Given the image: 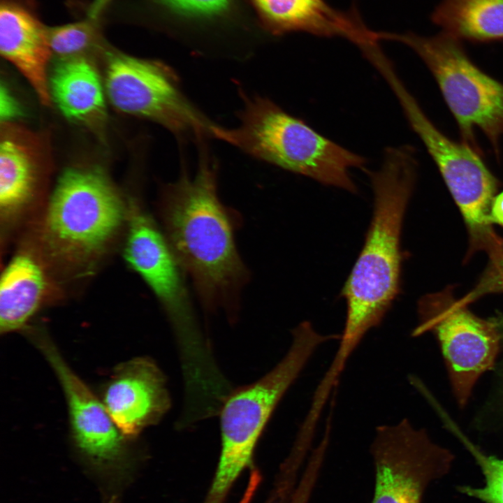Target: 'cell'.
<instances>
[{
	"mask_svg": "<svg viewBox=\"0 0 503 503\" xmlns=\"http://www.w3.org/2000/svg\"><path fill=\"white\" fill-rule=\"evenodd\" d=\"M215 163L202 152L196 173L165 185L159 201L163 231L203 306L235 321L249 279L235 240L233 213L220 201Z\"/></svg>",
	"mask_w": 503,
	"mask_h": 503,
	"instance_id": "6da1fadb",
	"label": "cell"
},
{
	"mask_svg": "<svg viewBox=\"0 0 503 503\" xmlns=\"http://www.w3.org/2000/svg\"><path fill=\"white\" fill-rule=\"evenodd\" d=\"M128 203L108 176L73 167L59 177L24 244L60 286L94 275L126 231Z\"/></svg>",
	"mask_w": 503,
	"mask_h": 503,
	"instance_id": "7a4b0ae2",
	"label": "cell"
},
{
	"mask_svg": "<svg viewBox=\"0 0 503 503\" xmlns=\"http://www.w3.org/2000/svg\"><path fill=\"white\" fill-rule=\"evenodd\" d=\"M409 146L388 147L380 168L369 173L373 213L362 250L342 288L346 319L339 351L351 356L365 335L379 326L400 290V238L416 175Z\"/></svg>",
	"mask_w": 503,
	"mask_h": 503,
	"instance_id": "3957f363",
	"label": "cell"
},
{
	"mask_svg": "<svg viewBox=\"0 0 503 503\" xmlns=\"http://www.w3.org/2000/svg\"><path fill=\"white\" fill-rule=\"evenodd\" d=\"M238 124L218 125L212 137L245 153L323 184L356 193L352 168L366 159L316 131L267 98L244 95Z\"/></svg>",
	"mask_w": 503,
	"mask_h": 503,
	"instance_id": "277c9868",
	"label": "cell"
},
{
	"mask_svg": "<svg viewBox=\"0 0 503 503\" xmlns=\"http://www.w3.org/2000/svg\"><path fill=\"white\" fill-rule=\"evenodd\" d=\"M329 337L307 321L292 330L282 359L256 382L233 391L219 412L221 446L212 484L203 503H224L233 484L251 465L261 435L277 405Z\"/></svg>",
	"mask_w": 503,
	"mask_h": 503,
	"instance_id": "5b68a950",
	"label": "cell"
},
{
	"mask_svg": "<svg viewBox=\"0 0 503 503\" xmlns=\"http://www.w3.org/2000/svg\"><path fill=\"white\" fill-rule=\"evenodd\" d=\"M128 202L124 257L144 280L164 310L177 346L181 367L199 372L214 356L196 316L186 277L162 229L140 201Z\"/></svg>",
	"mask_w": 503,
	"mask_h": 503,
	"instance_id": "8992f818",
	"label": "cell"
},
{
	"mask_svg": "<svg viewBox=\"0 0 503 503\" xmlns=\"http://www.w3.org/2000/svg\"><path fill=\"white\" fill-rule=\"evenodd\" d=\"M391 87L410 126L418 136L439 168L458 205L470 240V250L489 252L502 238L494 231L491 209L498 183L477 151L455 142L441 132L407 90L391 61L377 68Z\"/></svg>",
	"mask_w": 503,
	"mask_h": 503,
	"instance_id": "52a82bcc",
	"label": "cell"
},
{
	"mask_svg": "<svg viewBox=\"0 0 503 503\" xmlns=\"http://www.w3.org/2000/svg\"><path fill=\"white\" fill-rule=\"evenodd\" d=\"M381 33L382 40L400 42L423 60L456 119L465 143L476 150L474 130L478 129L497 152L503 136V84L480 70L459 40L446 34Z\"/></svg>",
	"mask_w": 503,
	"mask_h": 503,
	"instance_id": "ba28073f",
	"label": "cell"
},
{
	"mask_svg": "<svg viewBox=\"0 0 503 503\" xmlns=\"http://www.w3.org/2000/svg\"><path fill=\"white\" fill-rule=\"evenodd\" d=\"M105 88L120 112L159 124L179 138H212L216 124L187 99L175 73L161 61L110 54Z\"/></svg>",
	"mask_w": 503,
	"mask_h": 503,
	"instance_id": "9c48e42d",
	"label": "cell"
},
{
	"mask_svg": "<svg viewBox=\"0 0 503 503\" xmlns=\"http://www.w3.org/2000/svg\"><path fill=\"white\" fill-rule=\"evenodd\" d=\"M418 313L420 323L414 335L427 331L436 335L453 393L464 406L479 377L495 364L502 342L496 323L493 318L473 314L447 291L423 298Z\"/></svg>",
	"mask_w": 503,
	"mask_h": 503,
	"instance_id": "30bf717a",
	"label": "cell"
},
{
	"mask_svg": "<svg viewBox=\"0 0 503 503\" xmlns=\"http://www.w3.org/2000/svg\"><path fill=\"white\" fill-rule=\"evenodd\" d=\"M375 484L372 503H422L425 490L450 472L454 456L404 418L377 427L370 446Z\"/></svg>",
	"mask_w": 503,
	"mask_h": 503,
	"instance_id": "8fae6325",
	"label": "cell"
},
{
	"mask_svg": "<svg viewBox=\"0 0 503 503\" xmlns=\"http://www.w3.org/2000/svg\"><path fill=\"white\" fill-rule=\"evenodd\" d=\"M51 366L66 398L73 442L90 464L101 470L124 472L131 457L126 439L99 400L66 363L42 328L24 333Z\"/></svg>",
	"mask_w": 503,
	"mask_h": 503,
	"instance_id": "7c38bea8",
	"label": "cell"
},
{
	"mask_svg": "<svg viewBox=\"0 0 503 503\" xmlns=\"http://www.w3.org/2000/svg\"><path fill=\"white\" fill-rule=\"evenodd\" d=\"M51 172L44 139L12 122L1 123L0 143V224L6 244L34 221L44 206Z\"/></svg>",
	"mask_w": 503,
	"mask_h": 503,
	"instance_id": "4fadbf2b",
	"label": "cell"
},
{
	"mask_svg": "<svg viewBox=\"0 0 503 503\" xmlns=\"http://www.w3.org/2000/svg\"><path fill=\"white\" fill-rule=\"evenodd\" d=\"M101 401L128 439L157 423L170 407L163 374L145 357L118 365L105 386Z\"/></svg>",
	"mask_w": 503,
	"mask_h": 503,
	"instance_id": "5bb4252c",
	"label": "cell"
},
{
	"mask_svg": "<svg viewBox=\"0 0 503 503\" xmlns=\"http://www.w3.org/2000/svg\"><path fill=\"white\" fill-rule=\"evenodd\" d=\"M0 52L24 75L41 102L49 105L48 68L52 52L48 29L22 1L1 0Z\"/></svg>",
	"mask_w": 503,
	"mask_h": 503,
	"instance_id": "9a60e30c",
	"label": "cell"
},
{
	"mask_svg": "<svg viewBox=\"0 0 503 503\" xmlns=\"http://www.w3.org/2000/svg\"><path fill=\"white\" fill-rule=\"evenodd\" d=\"M60 292L39 256L22 243L1 273V334L24 332L34 315Z\"/></svg>",
	"mask_w": 503,
	"mask_h": 503,
	"instance_id": "2e32d148",
	"label": "cell"
},
{
	"mask_svg": "<svg viewBox=\"0 0 503 503\" xmlns=\"http://www.w3.org/2000/svg\"><path fill=\"white\" fill-rule=\"evenodd\" d=\"M51 99L68 119L84 123L101 119L105 97L99 75L85 58L61 59L49 81Z\"/></svg>",
	"mask_w": 503,
	"mask_h": 503,
	"instance_id": "e0dca14e",
	"label": "cell"
},
{
	"mask_svg": "<svg viewBox=\"0 0 503 503\" xmlns=\"http://www.w3.org/2000/svg\"><path fill=\"white\" fill-rule=\"evenodd\" d=\"M432 18L458 40L503 39V0H442Z\"/></svg>",
	"mask_w": 503,
	"mask_h": 503,
	"instance_id": "ac0fdd59",
	"label": "cell"
},
{
	"mask_svg": "<svg viewBox=\"0 0 503 503\" xmlns=\"http://www.w3.org/2000/svg\"><path fill=\"white\" fill-rule=\"evenodd\" d=\"M263 27L276 36L302 31L316 36L332 27L335 10L326 0H250Z\"/></svg>",
	"mask_w": 503,
	"mask_h": 503,
	"instance_id": "d6986e66",
	"label": "cell"
},
{
	"mask_svg": "<svg viewBox=\"0 0 503 503\" xmlns=\"http://www.w3.org/2000/svg\"><path fill=\"white\" fill-rule=\"evenodd\" d=\"M436 411L447 430L474 459L484 478L481 486H460L459 493L483 503H503V459L486 453L471 441L442 406H438Z\"/></svg>",
	"mask_w": 503,
	"mask_h": 503,
	"instance_id": "ffe728a7",
	"label": "cell"
},
{
	"mask_svg": "<svg viewBox=\"0 0 503 503\" xmlns=\"http://www.w3.org/2000/svg\"><path fill=\"white\" fill-rule=\"evenodd\" d=\"M168 14L196 22H212L226 17L235 0H150Z\"/></svg>",
	"mask_w": 503,
	"mask_h": 503,
	"instance_id": "44dd1931",
	"label": "cell"
},
{
	"mask_svg": "<svg viewBox=\"0 0 503 503\" xmlns=\"http://www.w3.org/2000/svg\"><path fill=\"white\" fill-rule=\"evenodd\" d=\"M90 22L70 23L48 29L52 53L61 59L79 57L92 43L93 31Z\"/></svg>",
	"mask_w": 503,
	"mask_h": 503,
	"instance_id": "7402d4cb",
	"label": "cell"
},
{
	"mask_svg": "<svg viewBox=\"0 0 503 503\" xmlns=\"http://www.w3.org/2000/svg\"><path fill=\"white\" fill-rule=\"evenodd\" d=\"M503 292V258L497 263L489 265L476 286L460 299L467 305L485 294Z\"/></svg>",
	"mask_w": 503,
	"mask_h": 503,
	"instance_id": "603a6c76",
	"label": "cell"
},
{
	"mask_svg": "<svg viewBox=\"0 0 503 503\" xmlns=\"http://www.w3.org/2000/svg\"><path fill=\"white\" fill-rule=\"evenodd\" d=\"M22 115V108L8 87L3 82L0 87V117L1 123L11 122Z\"/></svg>",
	"mask_w": 503,
	"mask_h": 503,
	"instance_id": "cb8c5ba5",
	"label": "cell"
},
{
	"mask_svg": "<svg viewBox=\"0 0 503 503\" xmlns=\"http://www.w3.org/2000/svg\"><path fill=\"white\" fill-rule=\"evenodd\" d=\"M261 482V474L255 468L250 470L248 482L238 503H252Z\"/></svg>",
	"mask_w": 503,
	"mask_h": 503,
	"instance_id": "d4e9b609",
	"label": "cell"
},
{
	"mask_svg": "<svg viewBox=\"0 0 503 503\" xmlns=\"http://www.w3.org/2000/svg\"><path fill=\"white\" fill-rule=\"evenodd\" d=\"M493 223L503 226V191L495 196L491 209Z\"/></svg>",
	"mask_w": 503,
	"mask_h": 503,
	"instance_id": "484cf974",
	"label": "cell"
},
{
	"mask_svg": "<svg viewBox=\"0 0 503 503\" xmlns=\"http://www.w3.org/2000/svg\"><path fill=\"white\" fill-rule=\"evenodd\" d=\"M495 320L496 325L498 328V330L500 331L502 342L503 341V316H499L495 318H493Z\"/></svg>",
	"mask_w": 503,
	"mask_h": 503,
	"instance_id": "4316f807",
	"label": "cell"
},
{
	"mask_svg": "<svg viewBox=\"0 0 503 503\" xmlns=\"http://www.w3.org/2000/svg\"><path fill=\"white\" fill-rule=\"evenodd\" d=\"M290 503H305V502L301 499L295 498V499L292 500Z\"/></svg>",
	"mask_w": 503,
	"mask_h": 503,
	"instance_id": "83f0119b",
	"label": "cell"
}]
</instances>
